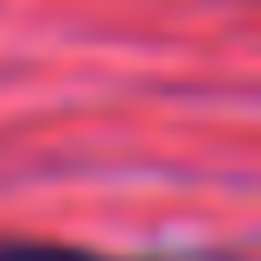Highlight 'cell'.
Here are the masks:
<instances>
[{
	"mask_svg": "<svg viewBox=\"0 0 261 261\" xmlns=\"http://www.w3.org/2000/svg\"><path fill=\"white\" fill-rule=\"evenodd\" d=\"M0 261H166V255H109V249H76V242H25V236H0Z\"/></svg>",
	"mask_w": 261,
	"mask_h": 261,
	"instance_id": "obj_1",
	"label": "cell"
}]
</instances>
